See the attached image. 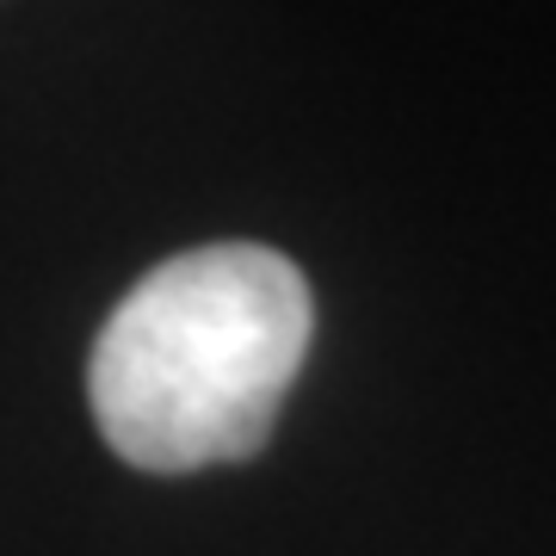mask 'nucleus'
<instances>
[{"label": "nucleus", "mask_w": 556, "mask_h": 556, "mask_svg": "<svg viewBox=\"0 0 556 556\" xmlns=\"http://www.w3.org/2000/svg\"><path fill=\"white\" fill-rule=\"evenodd\" d=\"M316 334L298 260L260 241H211L142 273L87 358L105 445L155 477L254 457Z\"/></svg>", "instance_id": "obj_1"}]
</instances>
